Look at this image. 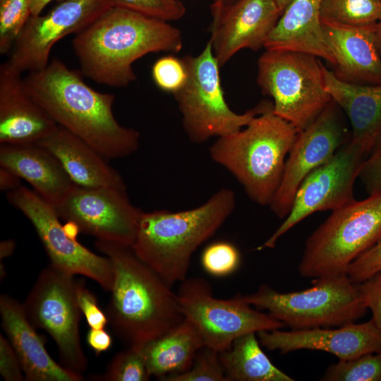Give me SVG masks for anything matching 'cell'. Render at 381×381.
I'll use <instances>...</instances> for the list:
<instances>
[{"instance_id": "6da1fadb", "label": "cell", "mask_w": 381, "mask_h": 381, "mask_svg": "<svg viewBox=\"0 0 381 381\" xmlns=\"http://www.w3.org/2000/svg\"><path fill=\"white\" fill-rule=\"evenodd\" d=\"M81 72L54 58L24 78L33 99L60 126L92 147L106 159L134 153L140 133L121 126L113 114L115 96L87 85Z\"/></svg>"}, {"instance_id": "7a4b0ae2", "label": "cell", "mask_w": 381, "mask_h": 381, "mask_svg": "<svg viewBox=\"0 0 381 381\" xmlns=\"http://www.w3.org/2000/svg\"><path fill=\"white\" fill-rule=\"evenodd\" d=\"M72 47L81 73L101 85L126 87L137 76L133 64L155 52H179L181 31L169 22L112 6L76 34Z\"/></svg>"}, {"instance_id": "3957f363", "label": "cell", "mask_w": 381, "mask_h": 381, "mask_svg": "<svg viewBox=\"0 0 381 381\" xmlns=\"http://www.w3.org/2000/svg\"><path fill=\"white\" fill-rule=\"evenodd\" d=\"M111 262L114 283L106 314L114 334L127 346L142 348L185 318L177 295L135 253L131 246L96 240Z\"/></svg>"}, {"instance_id": "277c9868", "label": "cell", "mask_w": 381, "mask_h": 381, "mask_svg": "<svg viewBox=\"0 0 381 381\" xmlns=\"http://www.w3.org/2000/svg\"><path fill=\"white\" fill-rule=\"evenodd\" d=\"M235 206L234 192L223 188L190 210L143 212L131 247L172 287L187 278L193 254L214 235Z\"/></svg>"}, {"instance_id": "5b68a950", "label": "cell", "mask_w": 381, "mask_h": 381, "mask_svg": "<svg viewBox=\"0 0 381 381\" xmlns=\"http://www.w3.org/2000/svg\"><path fill=\"white\" fill-rule=\"evenodd\" d=\"M298 131L273 112L272 102L242 129L218 138L212 159L230 172L254 202L270 204Z\"/></svg>"}, {"instance_id": "8992f818", "label": "cell", "mask_w": 381, "mask_h": 381, "mask_svg": "<svg viewBox=\"0 0 381 381\" xmlns=\"http://www.w3.org/2000/svg\"><path fill=\"white\" fill-rule=\"evenodd\" d=\"M381 239V193L332 211L306 241L298 272L305 278L346 274Z\"/></svg>"}, {"instance_id": "52a82bcc", "label": "cell", "mask_w": 381, "mask_h": 381, "mask_svg": "<svg viewBox=\"0 0 381 381\" xmlns=\"http://www.w3.org/2000/svg\"><path fill=\"white\" fill-rule=\"evenodd\" d=\"M313 284L303 291L286 293L262 284L255 292L243 297L294 330L341 327L365 314L368 309L358 284L347 274L314 279Z\"/></svg>"}, {"instance_id": "ba28073f", "label": "cell", "mask_w": 381, "mask_h": 381, "mask_svg": "<svg viewBox=\"0 0 381 381\" xmlns=\"http://www.w3.org/2000/svg\"><path fill=\"white\" fill-rule=\"evenodd\" d=\"M317 56L292 50L266 49L258 60L257 83L272 99L273 112L298 132L332 101Z\"/></svg>"}, {"instance_id": "9c48e42d", "label": "cell", "mask_w": 381, "mask_h": 381, "mask_svg": "<svg viewBox=\"0 0 381 381\" xmlns=\"http://www.w3.org/2000/svg\"><path fill=\"white\" fill-rule=\"evenodd\" d=\"M182 60L187 70V80L174 95L182 116L183 128L194 143L238 131L271 102H261L243 114L231 109L222 87L220 67L209 41L198 55H186Z\"/></svg>"}, {"instance_id": "30bf717a", "label": "cell", "mask_w": 381, "mask_h": 381, "mask_svg": "<svg viewBox=\"0 0 381 381\" xmlns=\"http://www.w3.org/2000/svg\"><path fill=\"white\" fill-rule=\"evenodd\" d=\"M74 276L49 264L40 272L22 303L32 325L46 331L55 341L61 365L82 375L88 361L80 342L83 315Z\"/></svg>"}, {"instance_id": "8fae6325", "label": "cell", "mask_w": 381, "mask_h": 381, "mask_svg": "<svg viewBox=\"0 0 381 381\" xmlns=\"http://www.w3.org/2000/svg\"><path fill=\"white\" fill-rule=\"evenodd\" d=\"M176 295L184 318L196 328L204 346L219 353L241 335L285 326L269 313L253 309L242 295L228 299L214 297L203 278H186Z\"/></svg>"}, {"instance_id": "7c38bea8", "label": "cell", "mask_w": 381, "mask_h": 381, "mask_svg": "<svg viewBox=\"0 0 381 381\" xmlns=\"http://www.w3.org/2000/svg\"><path fill=\"white\" fill-rule=\"evenodd\" d=\"M6 198L33 225L49 258V264L73 275L88 277L104 291H111L114 270L109 259L70 238L52 204L34 190L23 186L6 193Z\"/></svg>"}, {"instance_id": "4fadbf2b", "label": "cell", "mask_w": 381, "mask_h": 381, "mask_svg": "<svg viewBox=\"0 0 381 381\" xmlns=\"http://www.w3.org/2000/svg\"><path fill=\"white\" fill-rule=\"evenodd\" d=\"M366 153L349 139L302 181L288 215L257 250L273 248L291 228L319 211H334L356 200L353 186Z\"/></svg>"}, {"instance_id": "5bb4252c", "label": "cell", "mask_w": 381, "mask_h": 381, "mask_svg": "<svg viewBox=\"0 0 381 381\" xmlns=\"http://www.w3.org/2000/svg\"><path fill=\"white\" fill-rule=\"evenodd\" d=\"M54 207L60 218L75 223L80 232L127 246L135 240L143 212L132 204L126 188L76 184Z\"/></svg>"}, {"instance_id": "9a60e30c", "label": "cell", "mask_w": 381, "mask_h": 381, "mask_svg": "<svg viewBox=\"0 0 381 381\" xmlns=\"http://www.w3.org/2000/svg\"><path fill=\"white\" fill-rule=\"evenodd\" d=\"M112 6L110 0H62L46 14L31 15L7 62L21 73L45 68L59 40L83 31Z\"/></svg>"}, {"instance_id": "2e32d148", "label": "cell", "mask_w": 381, "mask_h": 381, "mask_svg": "<svg viewBox=\"0 0 381 381\" xmlns=\"http://www.w3.org/2000/svg\"><path fill=\"white\" fill-rule=\"evenodd\" d=\"M341 111L332 100L310 126L298 132L288 154L279 186L269 205L278 218L284 219L289 213L304 179L350 139Z\"/></svg>"}, {"instance_id": "e0dca14e", "label": "cell", "mask_w": 381, "mask_h": 381, "mask_svg": "<svg viewBox=\"0 0 381 381\" xmlns=\"http://www.w3.org/2000/svg\"><path fill=\"white\" fill-rule=\"evenodd\" d=\"M210 11L209 42L220 68L241 49L264 47L282 13L274 0L212 2Z\"/></svg>"}, {"instance_id": "ac0fdd59", "label": "cell", "mask_w": 381, "mask_h": 381, "mask_svg": "<svg viewBox=\"0 0 381 381\" xmlns=\"http://www.w3.org/2000/svg\"><path fill=\"white\" fill-rule=\"evenodd\" d=\"M260 344L270 351L287 353L297 350L329 352L339 360H348L381 349V331L370 319L335 328L316 327L257 332Z\"/></svg>"}, {"instance_id": "d6986e66", "label": "cell", "mask_w": 381, "mask_h": 381, "mask_svg": "<svg viewBox=\"0 0 381 381\" xmlns=\"http://www.w3.org/2000/svg\"><path fill=\"white\" fill-rule=\"evenodd\" d=\"M22 73L0 65V145L38 143L58 125L28 93Z\"/></svg>"}, {"instance_id": "ffe728a7", "label": "cell", "mask_w": 381, "mask_h": 381, "mask_svg": "<svg viewBox=\"0 0 381 381\" xmlns=\"http://www.w3.org/2000/svg\"><path fill=\"white\" fill-rule=\"evenodd\" d=\"M376 25L347 26L321 21L324 40L334 59L332 71L338 78L358 85L381 84Z\"/></svg>"}, {"instance_id": "44dd1931", "label": "cell", "mask_w": 381, "mask_h": 381, "mask_svg": "<svg viewBox=\"0 0 381 381\" xmlns=\"http://www.w3.org/2000/svg\"><path fill=\"white\" fill-rule=\"evenodd\" d=\"M1 326L20 362L28 381H83L81 374L57 363L43 339L28 320L23 303L8 294L0 296Z\"/></svg>"}, {"instance_id": "7402d4cb", "label": "cell", "mask_w": 381, "mask_h": 381, "mask_svg": "<svg viewBox=\"0 0 381 381\" xmlns=\"http://www.w3.org/2000/svg\"><path fill=\"white\" fill-rule=\"evenodd\" d=\"M0 165L28 181L54 207L75 184L55 156L37 143L1 145Z\"/></svg>"}, {"instance_id": "603a6c76", "label": "cell", "mask_w": 381, "mask_h": 381, "mask_svg": "<svg viewBox=\"0 0 381 381\" xmlns=\"http://www.w3.org/2000/svg\"><path fill=\"white\" fill-rule=\"evenodd\" d=\"M59 160L71 180L84 187H107L126 189L121 174L104 156L64 128L39 142Z\"/></svg>"}, {"instance_id": "cb8c5ba5", "label": "cell", "mask_w": 381, "mask_h": 381, "mask_svg": "<svg viewBox=\"0 0 381 381\" xmlns=\"http://www.w3.org/2000/svg\"><path fill=\"white\" fill-rule=\"evenodd\" d=\"M322 68L327 92L349 121L351 140L367 155L381 131V84L349 83L338 78L325 66Z\"/></svg>"}, {"instance_id": "d4e9b609", "label": "cell", "mask_w": 381, "mask_h": 381, "mask_svg": "<svg viewBox=\"0 0 381 381\" xmlns=\"http://www.w3.org/2000/svg\"><path fill=\"white\" fill-rule=\"evenodd\" d=\"M322 0H292L268 36L265 49L292 50L313 54L333 66L322 33Z\"/></svg>"}, {"instance_id": "484cf974", "label": "cell", "mask_w": 381, "mask_h": 381, "mask_svg": "<svg viewBox=\"0 0 381 381\" xmlns=\"http://www.w3.org/2000/svg\"><path fill=\"white\" fill-rule=\"evenodd\" d=\"M204 346L194 325L184 318L176 326L142 346L147 370L159 380L187 371Z\"/></svg>"}, {"instance_id": "4316f807", "label": "cell", "mask_w": 381, "mask_h": 381, "mask_svg": "<svg viewBox=\"0 0 381 381\" xmlns=\"http://www.w3.org/2000/svg\"><path fill=\"white\" fill-rule=\"evenodd\" d=\"M255 332L236 338L219 356L229 381H294L277 368L260 346Z\"/></svg>"}, {"instance_id": "83f0119b", "label": "cell", "mask_w": 381, "mask_h": 381, "mask_svg": "<svg viewBox=\"0 0 381 381\" xmlns=\"http://www.w3.org/2000/svg\"><path fill=\"white\" fill-rule=\"evenodd\" d=\"M381 19L380 0H322L320 20L347 26L375 25Z\"/></svg>"}, {"instance_id": "f1b7e54d", "label": "cell", "mask_w": 381, "mask_h": 381, "mask_svg": "<svg viewBox=\"0 0 381 381\" xmlns=\"http://www.w3.org/2000/svg\"><path fill=\"white\" fill-rule=\"evenodd\" d=\"M322 381H381V349L329 365Z\"/></svg>"}, {"instance_id": "f546056e", "label": "cell", "mask_w": 381, "mask_h": 381, "mask_svg": "<svg viewBox=\"0 0 381 381\" xmlns=\"http://www.w3.org/2000/svg\"><path fill=\"white\" fill-rule=\"evenodd\" d=\"M150 377L141 348L127 346L114 355L102 374L92 378L97 381H147Z\"/></svg>"}, {"instance_id": "4dcf8cb0", "label": "cell", "mask_w": 381, "mask_h": 381, "mask_svg": "<svg viewBox=\"0 0 381 381\" xmlns=\"http://www.w3.org/2000/svg\"><path fill=\"white\" fill-rule=\"evenodd\" d=\"M31 13V0H0V54L10 52Z\"/></svg>"}, {"instance_id": "1f68e13d", "label": "cell", "mask_w": 381, "mask_h": 381, "mask_svg": "<svg viewBox=\"0 0 381 381\" xmlns=\"http://www.w3.org/2000/svg\"><path fill=\"white\" fill-rule=\"evenodd\" d=\"M164 381H229L219 352L205 346L200 348L191 367L186 372L167 377Z\"/></svg>"}, {"instance_id": "d6a6232c", "label": "cell", "mask_w": 381, "mask_h": 381, "mask_svg": "<svg viewBox=\"0 0 381 381\" xmlns=\"http://www.w3.org/2000/svg\"><path fill=\"white\" fill-rule=\"evenodd\" d=\"M241 255L231 242L217 241L202 251L201 264L205 270L216 277H224L234 272L239 266Z\"/></svg>"}, {"instance_id": "836d02e7", "label": "cell", "mask_w": 381, "mask_h": 381, "mask_svg": "<svg viewBox=\"0 0 381 381\" xmlns=\"http://www.w3.org/2000/svg\"><path fill=\"white\" fill-rule=\"evenodd\" d=\"M112 6L164 21L181 19L186 7L179 0H110Z\"/></svg>"}, {"instance_id": "e575fe53", "label": "cell", "mask_w": 381, "mask_h": 381, "mask_svg": "<svg viewBox=\"0 0 381 381\" xmlns=\"http://www.w3.org/2000/svg\"><path fill=\"white\" fill-rule=\"evenodd\" d=\"M152 75L159 89L173 95L183 87L188 77L182 59L172 55L158 59L152 66Z\"/></svg>"}, {"instance_id": "d590c367", "label": "cell", "mask_w": 381, "mask_h": 381, "mask_svg": "<svg viewBox=\"0 0 381 381\" xmlns=\"http://www.w3.org/2000/svg\"><path fill=\"white\" fill-rule=\"evenodd\" d=\"M358 179L368 195L381 193V131L363 162Z\"/></svg>"}, {"instance_id": "8d00e7d4", "label": "cell", "mask_w": 381, "mask_h": 381, "mask_svg": "<svg viewBox=\"0 0 381 381\" xmlns=\"http://www.w3.org/2000/svg\"><path fill=\"white\" fill-rule=\"evenodd\" d=\"M76 297L89 327L104 329L109 323L107 315L100 308L97 297L87 287L83 279H76Z\"/></svg>"}, {"instance_id": "74e56055", "label": "cell", "mask_w": 381, "mask_h": 381, "mask_svg": "<svg viewBox=\"0 0 381 381\" xmlns=\"http://www.w3.org/2000/svg\"><path fill=\"white\" fill-rule=\"evenodd\" d=\"M381 270V239L356 258L348 267L346 274L360 284Z\"/></svg>"}, {"instance_id": "f35d334b", "label": "cell", "mask_w": 381, "mask_h": 381, "mask_svg": "<svg viewBox=\"0 0 381 381\" xmlns=\"http://www.w3.org/2000/svg\"><path fill=\"white\" fill-rule=\"evenodd\" d=\"M363 302L372 313V320L381 331V270L358 284Z\"/></svg>"}, {"instance_id": "ab89813d", "label": "cell", "mask_w": 381, "mask_h": 381, "mask_svg": "<svg viewBox=\"0 0 381 381\" xmlns=\"http://www.w3.org/2000/svg\"><path fill=\"white\" fill-rule=\"evenodd\" d=\"M0 374L6 381H23L24 373L8 339L0 334Z\"/></svg>"}, {"instance_id": "60d3db41", "label": "cell", "mask_w": 381, "mask_h": 381, "mask_svg": "<svg viewBox=\"0 0 381 381\" xmlns=\"http://www.w3.org/2000/svg\"><path fill=\"white\" fill-rule=\"evenodd\" d=\"M87 342L96 355H99L111 346L112 338L105 328H90L87 334Z\"/></svg>"}, {"instance_id": "b9f144b4", "label": "cell", "mask_w": 381, "mask_h": 381, "mask_svg": "<svg viewBox=\"0 0 381 381\" xmlns=\"http://www.w3.org/2000/svg\"><path fill=\"white\" fill-rule=\"evenodd\" d=\"M22 186L20 178L10 170L0 168V190L6 193L15 190Z\"/></svg>"}, {"instance_id": "7bdbcfd3", "label": "cell", "mask_w": 381, "mask_h": 381, "mask_svg": "<svg viewBox=\"0 0 381 381\" xmlns=\"http://www.w3.org/2000/svg\"><path fill=\"white\" fill-rule=\"evenodd\" d=\"M16 247V243L13 239H7L1 241L0 243V259H4L11 256Z\"/></svg>"}, {"instance_id": "ee69618b", "label": "cell", "mask_w": 381, "mask_h": 381, "mask_svg": "<svg viewBox=\"0 0 381 381\" xmlns=\"http://www.w3.org/2000/svg\"><path fill=\"white\" fill-rule=\"evenodd\" d=\"M53 0H31V13L33 16L41 14L46 6Z\"/></svg>"}, {"instance_id": "f6af8a7d", "label": "cell", "mask_w": 381, "mask_h": 381, "mask_svg": "<svg viewBox=\"0 0 381 381\" xmlns=\"http://www.w3.org/2000/svg\"><path fill=\"white\" fill-rule=\"evenodd\" d=\"M64 228L66 234L70 238L77 240V236L80 231L75 223L71 221H66V223L64 225Z\"/></svg>"}, {"instance_id": "bcb514c9", "label": "cell", "mask_w": 381, "mask_h": 381, "mask_svg": "<svg viewBox=\"0 0 381 381\" xmlns=\"http://www.w3.org/2000/svg\"><path fill=\"white\" fill-rule=\"evenodd\" d=\"M375 40H376L377 48L379 54L381 57V19L378 21V23L376 25Z\"/></svg>"}, {"instance_id": "7dc6e473", "label": "cell", "mask_w": 381, "mask_h": 381, "mask_svg": "<svg viewBox=\"0 0 381 381\" xmlns=\"http://www.w3.org/2000/svg\"><path fill=\"white\" fill-rule=\"evenodd\" d=\"M292 0H274L279 10L282 13L285 10V8L289 6Z\"/></svg>"}, {"instance_id": "c3c4849f", "label": "cell", "mask_w": 381, "mask_h": 381, "mask_svg": "<svg viewBox=\"0 0 381 381\" xmlns=\"http://www.w3.org/2000/svg\"><path fill=\"white\" fill-rule=\"evenodd\" d=\"M212 3H219V4H226L232 3L235 1L236 0H212Z\"/></svg>"}, {"instance_id": "681fc988", "label": "cell", "mask_w": 381, "mask_h": 381, "mask_svg": "<svg viewBox=\"0 0 381 381\" xmlns=\"http://www.w3.org/2000/svg\"><path fill=\"white\" fill-rule=\"evenodd\" d=\"M1 270V272H0V273H1L0 278H1V282L2 278L4 279L5 277V276H6V274H5V272H6L5 267H4V264H2L1 262V270Z\"/></svg>"}, {"instance_id": "f907efd6", "label": "cell", "mask_w": 381, "mask_h": 381, "mask_svg": "<svg viewBox=\"0 0 381 381\" xmlns=\"http://www.w3.org/2000/svg\"><path fill=\"white\" fill-rule=\"evenodd\" d=\"M380 1H381V0H380Z\"/></svg>"}]
</instances>
